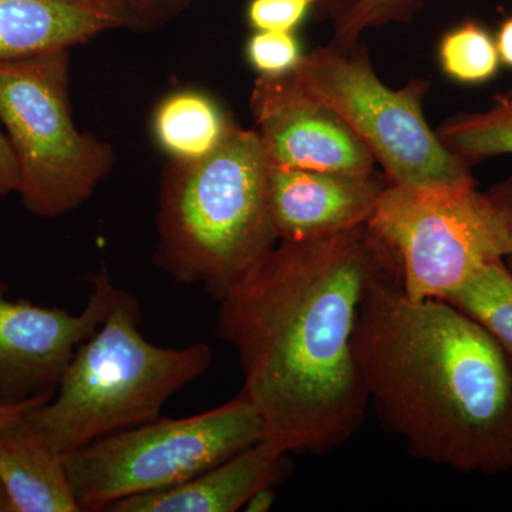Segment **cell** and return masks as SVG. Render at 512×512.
<instances>
[{
  "label": "cell",
  "mask_w": 512,
  "mask_h": 512,
  "mask_svg": "<svg viewBox=\"0 0 512 512\" xmlns=\"http://www.w3.org/2000/svg\"><path fill=\"white\" fill-rule=\"evenodd\" d=\"M399 275L367 225L279 241L220 299L215 332L235 350L265 440L286 453L325 454L360 430L369 409L355 353L370 286Z\"/></svg>",
  "instance_id": "1"
},
{
  "label": "cell",
  "mask_w": 512,
  "mask_h": 512,
  "mask_svg": "<svg viewBox=\"0 0 512 512\" xmlns=\"http://www.w3.org/2000/svg\"><path fill=\"white\" fill-rule=\"evenodd\" d=\"M369 403L420 460L458 473L512 471V357L444 301H412L390 274L370 286L355 330Z\"/></svg>",
  "instance_id": "2"
},
{
  "label": "cell",
  "mask_w": 512,
  "mask_h": 512,
  "mask_svg": "<svg viewBox=\"0 0 512 512\" xmlns=\"http://www.w3.org/2000/svg\"><path fill=\"white\" fill-rule=\"evenodd\" d=\"M269 165L254 128L235 123L210 156L168 160L158 192L157 268L220 301L279 242Z\"/></svg>",
  "instance_id": "3"
},
{
  "label": "cell",
  "mask_w": 512,
  "mask_h": 512,
  "mask_svg": "<svg viewBox=\"0 0 512 512\" xmlns=\"http://www.w3.org/2000/svg\"><path fill=\"white\" fill-rule=\"evenodd\" d=\"M140 323V302L117 289L109 315L77 348L55 397L26 414L60 453L158 419L173 394L210 369L207 343L157 346Z\"/></svg>",
  "instance_id": "4"
},
{
  "label": "cell",
  "mask_w": 512,
  "mask_h": 512,
  "mask_svg": "<svg viewBox=\"0 0 512 512\" xmlns=\"http://www.w3.org/2000/svg\"><path fill=\"white\" fill-rule=\"evenodd\" d=\"M0 124L18 163L20 200L36 217L82 207L116 165L111 144L74 124L70 50L0 62Z\"/></svg>",
  "instance_id": "5"
},
{
  "label": "cell",
  "mask_w": 512,
  "mask_h": 512,
  "mask_svg": "<svg viewBox=\"0 0 512 512\" xmlns=\"http://www.w3.org/2000/svg\"><path fill=\"white\" fill-rule=\"evenodd\" d=\"M302 86L336 111L365 144L389 184L409 188L476 185L470 164L427 123L429 80L392 89L379 79L365 45L330 42L303 55L293 70Z\"/></svg>",
  "instance_id": "6"
},
{
  "label": "cell",
  "mask_w": 512,
  "mask_h": 512,
  "mask_svg": "<svg viewBox=\"0 0 512 512\" xmlns=\"http://www.w3.org/2000/svg\"><path fill=\"white\" fill-rule=\"evenodd\" d=\"M261 416L244 392L208 412L158 419L66 454L82 511H107L124 498L165 490L264 440Z\"/></svg>",
  "instance_id": "7"
},
{
  "label": "cell",
  "mask_w": 512,
  "mask_h": 512,
  "mask_svg": "<svg viewBox=\"0 0 512 512\" xmlns=\"http://www.w3.org/2000/svg\"><path fill=\"white\" fill-rule=\"evenodd\" d=\"M367 228L393 252L400 286L412 301H446L511 249L500 211L476 185L387 184Z\"/></svg>",
  "instance_id": "8"
},
{
  "label": "cell",
  "mask_w": 512,
  "mask_h": 512,
  "mask_svg": "<svg viewBox=\"0 0 512 512\" xmlns=\"http://www.w3.org/2000/svg\"><path fill=\"white\" fill-rule=\"evenodd\" d=\"M90 279L93 292L79 315L10 301L0 291V407L55 397L74 353L100 328L119 289L107 269Z\"/></svg>",
  "instance_id": "9"
},
{
  "label": "cell",
  "mask_w": 512,
  "mask_h": 512,
  "mask_svg": "<svg viewBox=\"0 0 512 512\" xmlns=\"http://www.w3.org/2000/svg\"><path fill=\"white\" fill-rule=\"evenodd\" d=\"M249 110L271 164L342 174L376 171L375 158L352 128L309 93L293 72L258 76Z\"/></svg>",
  "instance_id": "10"
},
{
  "label": "cell",
  "mask_w": 512,
  "mask_h": 512,
  "mask_svg": "<svg viewBox=\"0 0 512 512\" xmlns=\"http://www.w3.org/2000/svg\"><path fill=\"white\" fill-rule=\"evenodd\" d=\"M383 174H342L269 165V212L278 241H308L367 225Z\"/></svg>",
  "instance_id": "11"
},
{
  "label": "cell",
  "mask_w": 512,
  "mask_h": 512,
  "mask_svg": "<svg viewBox=\"0 0 512 512\" xmlns=\"http://www.w3.org/2000/svg\"><path fill=\"white\" fill-rule=\"evenodd\" d=\"M133 29L123 0H0V62L87 45Z\"/></svg>",
  "instance_id": "12"
},
{
  "label": "cell",
  "mask_w": 512,
  "mask_h": 512,
  "mask_svg": "<svg viewBox=\"0 0 512 512\" xmlns=\"http://www.w3.org/2000/svg\"><path fill=\"white\" fill-rule=\"evenodd\" d=\"M288 453L261 440L184 483L124 498L110 512H235L244 510L259 488L274 485Z\"/></svg>",
  "instance_id": "13"
},
{
  "label": "cell",
  "mask_w": 512,
  "mask_h": 512,
  "mask_svg": "<svg viewBox=\"0 0 512 512\" xmlns=\"http://www.w3.org/2000/svg\"><path fill=\"white\" fill-rule=\"evenodd\" d=\"M66 454L29 423L26 414L0 430V484L12 512H80Z\"/></svg>",
  "instance_id": "14"
},
{
  "label": "cell",
  "mask_w": 512,
  "mask_h": 512,
  "mask_svg": "<svg viewBox=\"0 0 512 512\" xmlns=\"http://www.w3.org/2000/svg\"><path fill=\"white\" fill-rule=\"evenodd\" d=\"M234 121L220 104L197 90H180L160 101L153 117L158 146L168 160L195 161L214 153Z\"/></svg>",
  "instance_id": "15"
},
{
  "label": "cell",
  "mask_w": 512,
  "mask_h": 512,
  "mask_svg": "<svg viewBox=\"0 0 512 512\" xmlns=\"http://www.w3.org/2000/svg\"><path fill=\"white\" fill-rule=\"evenodd\" d=\"M444 302L480 323L512 357V272L505 259L485 266Z\"/></svg>",
  "instance_id": "16"
},
{
  "label": "cell",
  "mask_w": 512,
  "mask_h": 512,
  "mask_svg": "<svg viewBox=\"0 0 512 512\" xmlns=\"http://www.w3.org/2000/svg\"><path fill=\"white\" fill-rule=\"evenodd\" d=\"M437 134L467 164L512 154V107L498 106L480 113H458L444 121Z\"/></svg>",
  "instance_id": "17"
},
{
  "label": "cell",
  "mask_w": 512,
  "mask_h": 512,
  "mask_svg": "<svg viewBox=\"0 0 512 512\" xmlns=\"http://www.w3.org/2000/svg\"><path fill=\"white\" fill-rule=\"evenodd\" d=\"M439 63L448 79L477 86L497 76L501 60L494 36L476 20L467 19L441 37Z\"/></svg>",
  "instance_id": "18"
},
{
  "label": "cell",
  "mask_w": 512,
  "mask_h": 512,
  "mask_svg": "<svg viewBox=\"0 0 512 512\" xmlns=\"http://www.w3.org/2000/svg\"><path fill=\"white\" fill-rule=\"evenodd\" d=\"M421 5L423 0H360L345 15L333 20L332 43L349 47L366 30L390 23H409Z\"/></svg>",
  "instance_id": "19"
},
{
  "label": "cell",
  "mask_w": 512,
  "mask_h": 512,
  "mask_svg": "<svg viewBox=\"0 0 512 512\" xmlns=\"http://www.w3.org/2000/svg\"><path fill=\"white\" fill-rule=\"evenodd\" d=\"M245 53L252 69L266 77L292 73L303 56L295 32H254Z\"/></svg>",
  "instance_id": "20"
},
{
  "label": "cell",
  "mask_w": 512,
  "mask_h": 512,
  "mask_svg": "<svg viewBox=\"0 0 512 512\" xmlns=\"http://www.w3.org/2000/svg\"><path fill=\"white\" fill-rule=\"evenodd\" d=\"M315 9V0H251L247 19L255 32H295Z\"/></svg>",
  "instance_id": "21"
},
{
  "label": "cell",
  "mask_w": 512,
  "mask_h": 512,
  "mask_svg": "<svg viewBox=\"0 0 512 512\" xmlns=\"http://www.w3.org/2000/svg\"><path fill=\"white\" fill-rule=\"evenodd\" d=\"M134 30H157L180 18L197 0H123Z\"/></svg>",
  "instance_id": "22"
},
{
  "label": "cell",
  "mask_w": 512,
  "mask_h": 512,
  "mask_svg": "<svg viewBox=\"0 0 512 512\" xmlns=\"http://www.w3.org/2000/svg\"><path fill=\"white\" fill-rule=\"evenodd\" d=\"M19 188V168L8 136L0 124V198L16 192Z\"/></svg>",
  "instance_id": "23"
},
{
  "label": "cell",
  "mask_w": 512,
  "mask_h": 512,
  "mask_svg": "<svg viewBox=\"0 0 512 512\" xmlns=\"http://www.w3.org/2000/svg\"><path fill=\"white\" fill-rule=\"evenodd\" d=\"M497 210L500 211L501 217L507 228L508 237H510V254L505 258V264L512 272V174L503 183L494 185L490 190L485 191Z\"/></svg>",
  "instance_id": "24"
},
{
  "label": "cell",
  "mask_w": 512,
  "mask_h": 512,
  "mask_svg": "<svg viewBox=\"0 0 512 512\" xmlns=\"http://www.w3.org/2000/svg\"><path fill=\"white\" fill-rule=\"evenodd\" d=\"M494 39L501 63L512 67V15L503 20Z\"/></svg>",
  "instance_id": "25"
},
{
  "label": "cell",
  "mask_w": 512,
  "mask_h": 512,
  "mask_svg": "<svg viewBox=\"0 0 512 512\" xmlns=\"http://www.w3.org/2000/svg\"><path fill=\"white\" fill-rule=\"evenodd\" d=\"M276 501L274 485H265V487L256 490L248 503L245 504L244 511L247 512H268L272 510Z\"/></svg>",
  "instance_id": "26"
},
{
  "label": "cell",
  "mask_w": 512,
  "mask_h": 512,
  "mask_svg": "<svg viewBox=\"0 0 512 512\" xmlns=\"http://www.w3.org/2000/svg\"><path fill=\"white\" fill-rule=\"evenodd\" d=\"M359 2L360 0H315V9L320 16L336 20Z\"/></svg>",
  "instance_id": "27"
},
{
  "label": "cell",
  "mask_w": 512,
  "mask_h": 512,
  "mask_svg": "<svg viewBox=\"0 0 512 512\" xmlns=\"http://www.w3.org/2000/svg\"><path fill=\"white\" fill-rule=\"evenodd\" d=\"M45 402H29L19 404V406L0 407V430L8 427L13 421L19 420L20 417L28 414L30 410L36 409L37 406H42Z\"/></svg>",
  "instance_id": "28"
},
{
  "label": "cell",
  "mask_w": 512,
  "mask_h": 512,
  "mask_svg": "<svg viewBox=\"0 0 512 512\" xmlns=\"http://www.w3.org/2000/svg\"><path fill=\"white\" fill-rule=\"evenodd\" d=\"M494 104L498 106L512 107V87L507 92L497 94L494 97Z\"/></svg>",
  "instance_id": "29"
},
{
  "label": "cell",
  "mask_w": 512,
  "mask_h": 512,
  "mask_svg": "<svg viewBox=\"0 0 512 512\" xmlns=\"http://www.w3.org/2000/svg\"><path fill=\"white\" fill-rule=\"evenodd\" d=\"M0 512H12V505L5 490H3L2 484H0Z\"/></svg>",
  "instance_id": "30"
}]
</instances>
